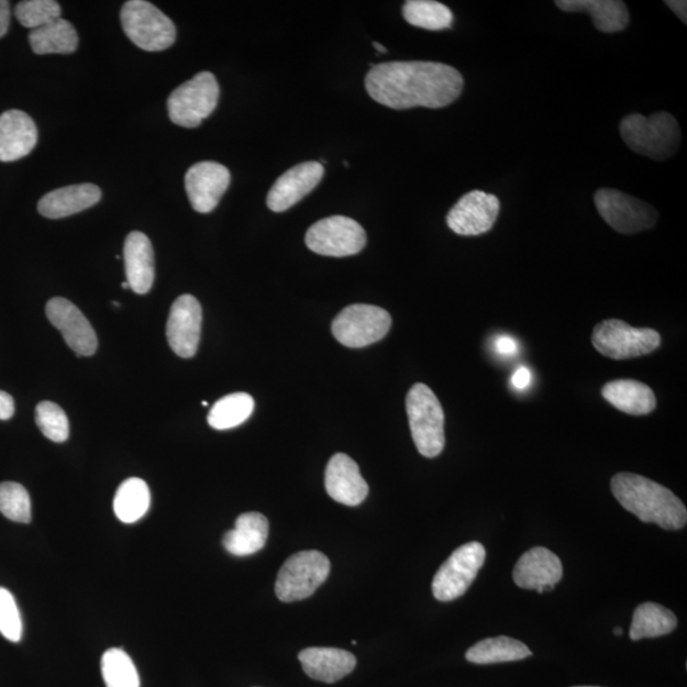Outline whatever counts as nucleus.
I'll return each mask as SVG.
<instances>
[{
  "mask_svg": "<svg viewBox=\"0 0 687 687\" xmlns=\"http://www.w3.org/2000/svg\"><path fill=\"white\" fill-rule=\"evenodd\" d=\"M0 513L8 520L30 523L32 519L29 491L19 483L0 484Z\"/></svg>",
  "mask_w": 687,
  "mask_h": 687,
  "instance_id": "72a5a7b5",
  "label": "nucleus"
},
{
  "mask_svg": "<svg viewBox=\"0 0 687 687\" xmlns=\"http://www.w3.org/2000/svg\"><path fill=\"white\" fill-rule=\"evenodd\" d=\"M578 687H596V686H578Z\"/></svg>",
  "mask_w": 687,
  "mask_h": 687,
  "instance_id": "09e8293b",
  "label": "nucleus"
},
{
  "mask_svg": "<svg viewBox=\"0 0 687 687\" xmlns=\"http://www.w3.org/2000/svg\"><path fill=\"white\" fill-rule=\"evenodd\" d=\"M14 14L23 27L36 30L60 19L62 8L54 0H24L15 5Z\"/></svg>",
  "mask_w": 687,
  "mask_h": 687,
  "instance_id": "f704fd0d",
  "label": "nucleus"
},
{
  "mask_svg": "<svg viewBox=\"0 0 687 687\" xmlns=\"http://www.w3.org/2000/svg\"><path fill=\"white\" fill-rule=\"evenodd\" d=\"M306 245L322 256H352L366 247L367 234L352 218L334 215L314 223L307 231Z\"/></svg>",
  "mask_w": 687,
  "mask_h": 687,
  "instance_id": "f8f14e48",
  "label": "nucleus"
},
{
  "mask_svg": "<svg viewBox=\"0 0 687 687\" xmlns=\"http://www.w3.org/2000/svg\"><path fill=\"white\" fill-rule=\"evenodd\" d=\"M374 46L376 48L377 52L381 53V54H386L387 53V48L378 43H374Z\"/></svg>",
  "mask_w": 687,
  "mask_h": 687,
  "instance_id": "37998d69",
  "label": "nucleus"
},
{
  "mask_svg": "<svg viewBox=\"0 0 687 687\" xmlns=\"http://www.w3.org/2000/svg\"><path fill=\"white\" fill-rule=\"evenodd\" d=\"M29 42L32 52L37 55H46L75 53L79 40L75 26L60 18L43 27L32 30Z\"/></svg>",
  "mask_w": 687,
  "mask_h": 687,
  "instance_id": "bb28decb",
  "label": "nucleus"
},
{
  "mask_svg": "<svg viewBox=\"0 0 687 687\" xmlns=\"http://www.w3.org/2000/svg\"><path fill=\"white\" fill-rule=\"evenodd\" d=\"M269 536V521L262 513L241 514L234 529L223 536V546L234 556L253 555L265 546Z\"/></svg>",
  "mask_w": 687,
  "mask_h": 687,
  "instance_id": "a878e982",
  "label": "nucleus"
},
{
  "mask_svg": "<svg viewBox=\"0 0 687 687\" xmlns=\"http://www.w3.org/2000/svg\"><path fill=\"white\" fill-rule=\"evenodd\" d=\"M563 578V564L546 547H533L524 553L513 569L514 584L523 589H536L539 594L552 591Z\"/></svg>",
  "mask_w": 687,
  "mask_h": 687,
  "instance_id": "a211bd4d",
  "label": "nucleus"
},
{
  "mask_svg": "<svg viewBox=\"0 0 687 687\" xmlns=\"http://www.w3.org/2000/svg\"><path fill=\"white\" fill-rule=\"evenodd\" d=\"M14 414V400L10 394L0 391V420L11 419Z\"/></svg>",
  "mask_w": 687,
  "mask_h": 687,
  "instance_id": "ea45409f",
  "label": "nucleus"
},
{
  "mask_svg": "<svg viewBox=\"0 0 687 687\" xmlns=\"http://www.w3.org/2000/svg\"><path fill=\"white\" fill-rule=\"evenodd\" d=\"M23 633L22 618L18 602L7 588L0 587V634L18 643Z\"/></svg>",
  "mask_w": 687,
  "mask_h": 687,
  "instance_id": "e433bc0d",
  "label": "nucleus"
},
{
  "mask_svg": "<svg viewBox=\"0 0 687 687\" xmlns=\"http://www.w3.org/2000/svg\"><path fill=\"white\" fill-rule=\"evenodd\" d=\"M559 10L568 13H588L595 27L603 34H616L628 27L630 14L620 0H557Z\"/></svg>",
  "mask_w": 687,
  "mask_h": 687,
  "instance_id": "b1692460",
  "label": "nucleus"
},
{
  "mask_svg": "<svg viewBox=\"0 0 687 687\" xmlns=\"http://www.w3.org/2000/svg\"><path fill=\"white\" fill-rule=\"evenodd\" d=\"M500 201L492 193L481 190L467 192L447 214V225L459 236H480L496 224Z\"/></svg>",
  "mask_w": 687,
  "mask_h": 687,
  "instance_id": "ddd939ff",
  "label": "nucleus"
},
{
  "mask_svg": "<svg viewBox=\"0 0 687 687\" xmlns=\"http://www.w3.org/2000/svg\"><path fill=\"white\" fill-rule=\"evenodd\" d=\"M323 175H325V168L320 162H303L289 168L273 185L266 203L275 213L287 212L318 188Z\"/></svg>",
  "mask_w": 687,
  "mask_h": 687,
  "instance_id": "f3484780",
  "label": "nucleus"
},
{
  "mask_svg": "<svg viewBox=\"0 0 687 687\" xmlns=\"http://www.w3.org/2000/svg\"><path fill=\"white\" fill-rule=\"evenodd\" d=\"M231 184L229 168L213 160H203L189 168L185 188L196 212H213Z\"/></svg>",
  "mask_w": 687,
  "mask_h": 687,
  "instance_id": "4468645a",
  "label": "nucleus"
},
{
  "mask_svg": "<svg viewBox=\"0 0 687 687\" xmlns=\"http://www.w3.org/2000/svg\"><path fill=\"white\" fill-rule=\"evenodd\" d=\"M203 311L198 299L184 295L176 299L167 321V341L181 358H192L198 352Z\"/></svg>",
  "mask_w": 687,
  "mask_h": 687,
  "instance_id": "dca6fc26",
  "label": "nucleus"
},
{
  "mask_svg": "<svg viewBox=\"0 0 687 687\" xmlns=\"http://www.w3.org/2000/svg\"><path fill=\"white\" fill-rule=\"evenodd\" d=\"M149 506L151 491L147 483L131 478L120 485L114 499V511L121 522L140 521L148 512Z\"/></svg>",
  "mask_w": 687,
  "mask_h": 687,
  "instance_id": "c756f323",
  "label": "nucleus"
},
{
  "mask_svg": "<svg viewBox=\"0 0 687 687\" xmlns=\"http://www.w3.org/2000/svg\"><path fill=\"white\" fill-rule=\"evenodd\" d=\"M46 317L79 357H91L96 353L99 342L90 321L68 299H51L46 304Z\"/></svg>",
  "mask_w": 687,
  "mask_h": 687,
  "instance_id": "2eb2a0df",
  "label": "nucleus"
},
{
  "mask_svg": "<svg viewBox=\"0 0 687 687\" xmlns=\"http://www.w3.org/2000/svg\"><path fill=\"white\" fill-rule=\"evenodd\" d=\"M613 634L622 635V629L621 628H616V630H613Z\"/></svg>",
  "mask_w": 687,
  "mask_h": 687,
  "instance_id": "c03bdc74",
  "label": "nucleus"
},
{
  "mask_svg": "<svg viewBox=\"0 0 687 687\" xmlns=\"http://www.w3.org/2000/svg\"><path fill=\"white\" fill-rule=\"evenodd\" d=\"M101 671L107 687H141L134 662L123 650L111 649L104 652Z\"/></svg>",
  "mask_w": 687,
  "mask_h": 687,
  "instance_id": "473e14b6",
  "label": "nucleus"
},
{
  "mask_svg": "<svg viewBox=\"0 0 687 687\" xmlns=\"http://www.w3.org/2000/svg\"><path fill=\"white\" fill-rule=\"evenodd\" d=\"M677 627L675 613L664 606L645 602L638 606L632 627H630V638L632 641H641L644 638H657L673 633Z\"/></svg>",
  "mask_w": 687,
  "mask_h": 687,
  "instance_id": "c85d7f7f",
  "label": "nucleus"
},
{
  "mask_svg": "<svg viewBox=\"0 0 687 687\" xmlns=\"http://www.w3.org/2000/svg\"><path fill=\"white\" fill-rule=\"evenodd\" d=\"M11 23V3L7 0H0V38H2Z\"/></svg>",
  "mask_w": 687,
  "mask_h": 687,
  "instance_id": "a19ab883",
  "label": "nucleus"
},
{
  "mask_svg": "<svg viewBox=\"0 0 687 687\" xmlns=\"http://www.w3.org/2000/svg\"><path fill=\"white\" fill-rule=\"evenodd\" d=\"M595 206L602 220L621 234L651 230L658 221L657 210L652 206L616 189L598 190Z\"/></svg>",
  "mask_w": 687,
  "mask_h": 687,
  "instance_id": "9d476101",
  "label": "nucleus"
},
{
  "mask_svg": "<svg viewBox=\"0 0 687 687\" xmlns=\"http://www.w3.org/2000/svg\"><path fill=\"white\" fill-rule=\"evenodd\" d=\"M203 407H206V408L208 407V402L207 401H203Z\"/></svg>",
  "mask_w": 687,
  "mask_h": 687,
  "instance_id": "49530a36",
  "label": "nucleus"
},
{
  "mask_svg": "<svg viewBox=\"0 0 687 687\" xmlns=\"http://www.w3.org/2000/svg\"><path fill=\"white\" fill-rule=\"evenodd\" d=\"M532 375L531 370L528 367H520L514 372L512 376V385L517 390H527L531 385Z\"/></svg>",
  "mask_w": 687,
  "mask_h": 687,
  "instance_id": "58836bf2",
  "label": "nucleus"
},
{
  "mask_svg": "<svg viewBox=\"0 0 687 687\" xmlns=\"http://www.w3.org/2000/svg\"><path fill=\"white\" fill-rule=\"evenodd\" d=\"M255 409L253 396L236 392L224 396L210 409L208 423L217 431H228L236 428L252 417Z\"/></svg>",
  "mask_w": 687,
  "mask_h": 687,
  "instance_id": "7c9ffc66",
  "label": "nucleus"
},
{
  "mask_svg": "<svg viewBox=\"0 0 687 687\" xmlns=\"http://www.w3.org/2000/svg\"><path fill=\"white\" fill-rule=\"evenodd\" d=\"M125 35L145 52H164L176 42L171 19L145 0H129L120 12Z\"/></svg>",
  "mask_w": 687,
  "mask_h": 687,
  "instance_id": "39448f33",
  "label": "nucleus"
},
{
  "mask_svg": "<svg viewBox=\"0 0 687 687\" xmlns=\"http://www.w3.org/2000/svg\"><path fill=\"white\" fill-rule=\"evenodd\" d=\"M298 658L307 676L326 684L342 680L357 666V658L351 652L337 649L313 646L299 653Z\"/></svg>",
  "mask_w": 687,
  "mask_h": 687,
  "instance_id": "5701e85b",
  "label": "nucleus"
},
{
  "mask_svg": "<svg viewBox=\"0 0 687 687\" xmlns=\"http://www.w3.org/2000/svg\"><path fill=\"white\" fill-rule=\"evenodd\" d=\"M402 15L411 26L430 31L450 29L454 22L450 8L433 0H408Z\"/></svg>",
  "mask_w": 687,
  "mask_h": 687,
  "instance_id": "2f4dec72",
  "label": "nucleus"
},
{
  "mask_svg": "<svg viewBox=\"0 0 687 687\" xmlns=\"http://www.w3.org/2000/svg\"><path fill=\"white\" fill-rule=\"evenodd\" d=\"M330 561L318 550H307L287 559L279 570L275 594L281 602L306 600L325 584Z\"/></svg>",
  "mask_w": 687,
  "mask_h": 687,
  "instance_id": "6e6552de",
  "label": "nucleus"
},
{
  "mask_svg": "<svg viewBox=\"0 0 687 687\" xmlns=\"http://www.w3.org/2000/svg\"><path fill=\"white\" fill-rule=\"evenodd\" d=\"M328 495L335 502L347 507L359 506L368 496V484L359 472V466L345 454L330 458L325 473Z\"/></svg>",
  "mask_w": 687,
  "mask_h": 687,
  "instance_id": "6ab92c4d",
  "label": "nucleus"
},
{
  "mask_svg": "<svg viewBox=\"0 0 687 687\" xmlns=\"http://www.w3.org/2000/svg\"><path fill=\"white\" fill-rule=\"evenodd\" d=\"M35 121L21 110L0 115V160L14 162L30 155L37 144Z\"/></svg>",
  "mask_w": 687,
  "mask_h": 687,
  "instance_id": "aec40b11",
  "label": "nucleus"
},
{
  "mask_svg": "<svg viewBox=\"0 0 687 687\" xmlns=\"http://www.w3.org/2000/svg\"><path fill=\"white\" fill-rule=\"evenodd\" d=\"M620 135L638 155L666 160L675 155L682 144V129L668 112L660 111L650 118L641 114L621 120Z\"/></svg>",
  "mask_w": 687,
  "mask_h": 687,
  "instance_id": "7ed1b4c3",
  "label": "nucleus"
},
{
  "mask_svg": "<svg viewBox=\"0 0 687 687\" xmlns=\"http://www.w3.org/2000/svg\"><path fill=\"white\" fill-rule=\"evenodd\" d=\"M485 557L487 552L478 541L456 549L435 573L432 591L436 600L450 602L464 596L483 568Z\"/></svg>",
  "mask_w": 687,
  "mask_h": 687,
  "instance_id": "1a4fd4ad",
  "label": "nucleus"
},
{
  "mask_svg": "<svg viewBox=\"0 0 687 687\" xmlns=\"http://www.w3.org/2000/svg\"><path fill=\"white\" fill-rule=\"evenodd\" d=\"M366 88L372 100L394 110L442 109L464 90L461 73L434 62H391L368 71Z\"/></svg>",
  "mask_w": 687,
  "mask_h": 687,
  "instance_id": "f257e3e1",
  "label": "nucleus"
},
{
  "mask_svg": "<svg viewBox=\"0 0 687 687\" xmlns=\"http://www.w3.org/2000/svg\"><path fill=\"white\" fill-rule=\"evenodd\" d=\"M669 10L673 11L678 19H680L684 23L687 22V3L685 2V0H667V2H665Z\"/></svg>",
  "mask_w": 687,
  "mask_h": 687,
  "instance_id": "79ce46f5",
  "label": "nucleus"
},
{
  "mask_svg": "<svg viewBox=\"0 0 687 687\" xmlns=\"http://www.w3.org/2000/svg\"><path fill=\"white\" fill-rule=\"evenodd\" d=\"M532 656L527 644L508 636L488 638L466 652V660L475 665L503 664Z\"/></svg>",
  "mask_w": 687,
  "mask_h": 687,
  "instance_id": "cd10ccee",
  "label": "nucleus"
},
{
  "mask_svg": "<svg viewBox=\"0 0 687 687\" xmlns=\"http://www.w3.org/2000/svg\"><path fill=\"white\" fill-rule=\"evenodd\" d=\"M409 425L420 455L440 456L446 444L444 411L439 398L424 384H415L407 396Z\"/></svg>",
  "mask_w": 687,
  "mask_h": 687,
  "instance_id": "20e7f679",
  "label": "nucleus"
},
{
  "mask_svg": "<svg viewBox=\"0 0 687 687\" xmlns=\"http://www.w3.org/2000/svg\"><path fill=\"white\" fill-rule=\"evenodd\" d=\"M124 262L129 288L136 295H147L155 282V252L151 240L142 232L128 234Z\"/></svg>",
  "mask_w": 687,
  "mask_h": 687,
  "instance_id": "412c9836",
  "label": "nucleus"
},
{
  "mask_svg": "<svg viewBox=\"0 0 687 687\" xmlns=\"http://www.w3.org/2000/svg\"><path fill=\"white\" fill-rule=\"evenodd\" d=\"M661 342L658 331L633 328L617 319L597 323L592 334L595 350L613 361L643 357L657 351Z\"/></svg>",
  "mask_w": 687,
  "mask_h": 687,
  "instance_id": "0eeeda50",
  "label": "nucleus"
},
{
  "mask_svg": "<svg viewBox=\"0 0 687 687\" xmlns=\"http://www.w3.org/2000/svg\"><path fill=\"white\" fill-rule=\"evenodd\" d=\"M618 502L644 523H656L665 530L686 527V507L673 491L642 475L620 473L611 480Z\"/></svg>",
  "mask_w": 687,
  "mask_h": 687,
  "instance_id": "f03ea898",
  "label": "nucleus"
},
{
  "mask_svg": "<svg viewBox=\"0 0 687 687\" xmlns=\"http://www.w3.org/2000/svg\"><path fill=\"white\" fill-rule=\"evenodd\" d=\"M121 287H123L124 289H128L129 288L128 281L123 282V285H121Z\"/></svg>",
  "mask_w": 687,
  "mask_h": 687,
  "instance_id": "a18cd8bd",
  "label": "nucleus"
},
{
  "mask_svg": "<svg viewBox=\"0 0 687 687\" xmlns=\"http://www.w3.org/2000/svg\"><path fill=\"white\" fill-rule=\"evenodd\" d=\"M36 424L40 431L55 443H63L69 436V420L64 410L52 401L40 402L36 408Z\"/></svg>",
  "mask_w": 687,
  "mask_h": 687,
  "instance_id": "c9c22d12",
  "label": "nucleus"
},
{
  "mask_svg": "<svg viewBox=\"0 0 687 687\" xmlns=\"http://www.w3.org/2000/svg\"><path fill=\"white\" fill-rule=\"evenodd\" d=\"M112 304H114V306H117V307H120V303H119V302H114V303H112Z\"/></svg>",
  "mask_w": 687,
  "mask_h": 687,
  "instance_id": "de8ad7c7",
  "label": "nucleus"
},
{
  "mask_svg": "<svg viewBox=\"0 0 687 687\" xmlns=\"http://www.w3.org/2000/svg\"><path fill=\"white\" fill-rule=\"evenodd\" d=\"M392 319L381 307L352 304L337 314L333 335L347 347H365L383 341L389 334Z\"/></svg>",
  "mask_w": 687,
  "mask_h": 687,
  "instance_id": "9b49d317",
  "label": "nucleus"
},
{
  "mask_svg": "<svg viewBox=\"0 0 687 687\" xmlns=\"http://www.w3.org/2000/svg\"><path fill=\"white\" fill-rule=\"evenodd\" d=\"M496 350L500 355H506V357H511V355L517 354L519 352V345L512 336L502 335L497 339Z\"/></svg>",
  "mask_w": 687,
  "mask_h": 687,
  "instance_id": "4c0bfd02",
  "label": "nucleus"
},
{
  "mask_svg": "<svg viewBox=\"0 0 687 687\" xmlns=\"http://www.w3.org/2000/svg\"><path fill=\"white\" fill-rule=\"evenodd\" d=\"M220 85L210 71H201L169 95L168 117L182 128H198L213 114L220 101Z\"/></svg>",
  "mask_w": 687,
  "mask_h": 687,
  "instance_id": "423d86ee",
  "label": "nucleus"
},
{
  "mask_svg": "<svg viewBox=\"0 0 687 687\" xmlns=\"http://www.w3.org/2000/svg\"><path fill=\"white\" fill-rule=\"evenodd\" d=\"M102 192L93 184H79L56 189L38 201V213L48 220H60L100 203Z\"/></svg>",
  "mask_w": 687,
  "mask_h": 687,
  "instance_id": "4be33fe9",
  "label": "nucleus"
},
{
  "mask_svg": "<svg viewBox=\"0 0 687 687\" xmlns=\"http://www.w3.org/2000/svg\"><path fill=\"white\" fill-rule=\"evenodd\" d=\"M602 398L625 414L642 417L657 407L656 396L650 386L634 379H617L602 387Z\"/></svg>",
  "mask_w": 687,
  "mask_h": 687,
  "instance_id": "393cba45",
  "label": "nucleus"
}]
</instances>
